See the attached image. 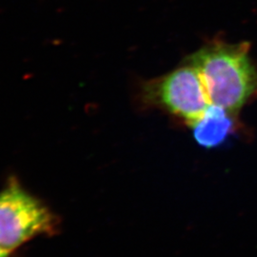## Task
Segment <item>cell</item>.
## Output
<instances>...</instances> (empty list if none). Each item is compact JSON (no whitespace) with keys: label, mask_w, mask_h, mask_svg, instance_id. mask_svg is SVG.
I'll use <instances>...</instances> for the list:
<instances>
[{"label":"cell","mask_w":257,"mask_h":257,"mask_svg":"<svg viewBox=\"0 0 257 257\" xmlns=\"http://www.w3.org/2000/svg\"><path fill=\"white\" fill-rule=\"evenodd\" d=\"M11 254H12V253H11L10 251L4 249L2 247H0V257H10Z\"/></svg>","instance_id":"cell-5"},{"label":"cell","mask_w":257,"mask_h":257,"mask_svg":"<svg viewBox=\"0 0 257 257\" xmlns=\"http://www.w3.org/2000/svg\"><path fill=\"white\" fill-rule=\"evenodd\" d=\"M143 95L147 101L162 105L192 127L211 105L201 76L192 65L148 83Z\"/></svg>","instance_id":"cell-3"},{"label":"cell","mask_w":257,"mask_h":257,"mask_svg":"<svg viewBox=\"0 0 257 257\" xmlns=\"http://www.w3.org/2000/svg\"><path fill=\"white\" fill-rule=\"evenodd\" d=\"M248 43H212L190 57L200 74L211 105L231 114L257 92V71L248 55Z\"/></svg>","instance_id":"cell-1"},{"label":"cell","mask_w":257,"mask_h":257,"mask_svg":"<svg viewBox=\"0 0 257 257\" xmlns=\"http://www.w3.org/2000/svg\"><path fill=\"white\" fill-rule=\"evenodd\" d=\"M58 219L15 177L0 190V247L13 253L33 239L55 234Z\"/></svg>","instance_id":"cell-2"},{"label":"cell","mask_w":257,"mask_h":257,"mask_svg":"<svg viewBox=\"0 0 257 257\" xmlns=\"http://www.w3.org/2000/svg\"><path fill=\"white\" fill-rule=\"evenodd\" d=\"M231 113L223 108L211 105L205 114L193 126V138L204 148L218 147L230 136L233 121Z\"/></svg>","instance_id":"cell-4"}]
</instances>
